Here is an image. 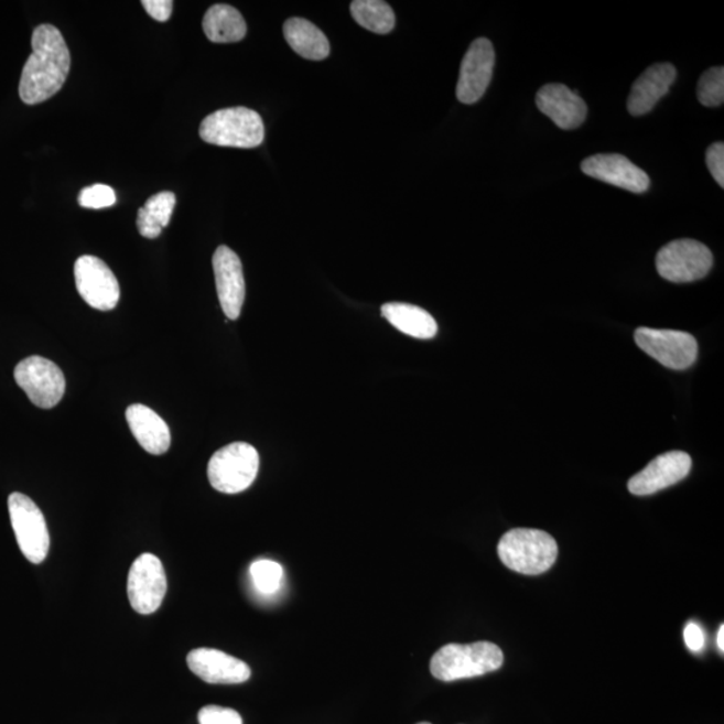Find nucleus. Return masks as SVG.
I'll list each match as a JSON object with an SVG mask.
<instances>
[{
	"label": "nucleus",
	"mask_w": 724,
	"mask_h": 724,
	"mask_svg": "<svg viewBox=\"0 0 724 724\" xmlns=\"http://www.w3.org/2000/svg\"><path fill=\"white\" fill-rule=\"evenodd\" d=\"M585 175L615 185V187L642 194L648 191L649 176L633 161L617 153H598L587 158L581 163Z\"/></svg>",
	"instance_id": "13"
},
{
	"label": "nucleus",
	"mask_w": 724,
	"mask_h": 724,
	"mask_svg": "<svg viewBox=\"0 0 724 724\" xmlns=\"http://www.w3.org/2000/svg\"><path fill=\"white\" fill-rule=\"evenodd\" d=\"M498 555L511 571L538 575L554 565L559 556V544L547 531L512 529L500 538Z\"/></svg>",
	"instance_id": "3"
},
{
	"label": "nucleus",
	"mask_w": 724,
	"mask_h": 724,
	"mask_svg": "<svg viewBox=\"0 0 724 724\" xmlns=\"http://www.w3.org/2000/svg\"><path fill=\"white\" fill-rule=\"evenodd\" d=\"M691 467L692 461L689 454L683 451H671L655 457L646 468L633 476L628 482V490L639 497L659 493L683 480L690 474Z\"/></svg>",
	"instance_id": "14"
},
{
	"label": "nucleus",
	"mask_w": 724,
	"mask_h": 724,
	"mask_svg": "<svg viewBox=\"0 0 724 724\" xmlns=\"http://www.w3.org/2000/svg\"><path fill=\"white\" fill-rule=\"evenodd\" d=\"M176 206V195L171 191L159 192L147 201L145 206L139 209V233L147 239H156L169 227L173 208Z\"/></svg>",
	"instance_id": "23"
},
{
	"label": "nucleus",
	"mask_w": 724,
	"mask_h": 724,
	"mask_svg": "<svg viewBox=\"0 0 724 724\" xmlns=\"http://www.w3.org/2000/svg\"><path fill=\"white\" fill-rule=\"evenodd\" d=\"M141 4L148 14H150L153 20H156L158 22H166L172 15V0H144V2H141Z\"/></svg>",
	"instance_id": "30"
},
{
	"label": "nucleus",
	"mask_w": 724,
	"mask_h": 724,
	"mask_svg": "<svg viewBox=\"0 0 724 724\" xmlns=\"http://www.w3.org/2000/svg\"><path fill=\"white\" fill-rule=\"evenodd\" d=\"M717 647L724 651V625H721L720 633H717Z\"/></svg>",
	"instance_id": "32"
},
{
	"label": "nucleus",
	"mask_w": 724,
	"mask_h": 724,
	"mask_svg": "<svg viewBox=\"0 0 724 724\" xmlns=\"http://www.w3.org/2000/svg\"><path fill=\"white\" fill-rule=\"evenodd\" d=\"M538 109L548 116L556 127L571 131L583 126L587 116V107L577 93L562 84L542 86L537 93Z\"/></svg>",
	"instance_id": "17"
},
{
	"label": "nucleus",
	"mask_w": 724,
	"mask_h": 724,
	"mask_svg": "<svg viewBox=\"0 0 724 724\" xmlns=\"http://www.w3.org/2000/svg\"><path fill=\"white\" fill-rule=\"evenodd\" d=\"M419 724H431V723L423 722V723H419Z\"/></svg>",
	"instance_id": "33"
},
{
	"label": "nucleus",
	"mask_w": 724,
	"mask_h": 724,
	"mask_svg": "<svg viewBox=\"0 0 724 724\" xmlns=\"http://www.w3.org/2000/svg\"><path fill=\"white\" fill-rule=\"evenodd\" d=\"M201 724H244L237 711L219 705H206L199 711Z\"/></svg>",
	"instance_id": "28"
},
{
	"label": "nucleus",
	"mask_w": 724,
	"mask_h": 724,
	"mask_svg": "<svg viewBox=\"0 0 724 724\" xmlns=\"http://www.w3.org/2000/svg\"><path fill=\"white\" fill-rule=\"evenodd\" d=\"M14 377L18 386L35 407L51 410L64 398L66 380L53 361L41 356L24 358L17 365Z\"/></svg>",
	"instance_id": "8"
},
{
	"label": "nucleus",
	"mask_w": 724,
	"mask_h": 724,
	"mask_svg": "<svg viewBox=\"0 0 724 724\" xmlns=\"http://www.w3.org/2000/svg\"><path fill=\"white\" fill-rule=\"evenodd\" d=\"M166 586L164 566L156 555L141 554L133 562L128 575V597L138 614H154L163 604Z\"/></svg>",
	"instance_id": "10"
},
{
	"label": "nucleus",
	"mask_w": 724,
	"mask_h": 724,
	"mask_svg": "<svg viewBox=\"0 0 724 724\" xmlns=\"http://www.w3.org/2000/svg\"><path fill=\"white\" fill-rule=\"evenodd\" d=\"M203 30L212 42L233 43L245 39L247 24L233 6L215 4L204 15Z\"/></svg>",
	"instance_id": "22"
},
{
	"label": "nucleus",
	"mask_w": 724,
	"mask_h": 724,
	"mask_svg": "<svg viewBox=\"0 0 724 724\" xmlns=\"http://www.w3.org/2000/svg\"><path fill=\"white\" fill-rule=\"evenodd\" d=\"M31 53L23 67L20 96L28 105L45 102L62 89L71 72V52L64 35L53 24H41L31 39Z\"/></svg>",
	"instance_id": "1"
},
{
	"label": "nucleus",
	"mask_w": 724,
	"mask_h": 724,
	"mask_svg": "<svg viewBox=\"0 0 724 724\" xmlns=\"http://www.w3.org/2000/svg\"><path fill=\"white\" fill-rule=\"evenodd\" d=\"M9 512L23 555L31 563L45 561L51 550V536L40 507L26 495L12 493L9 497Z\"/></svg>",
	"instance_id": "7"
},
{
	"label": "nucleus",
	"mask_w": 724,
	"mask_h": 724,
	"mask_svg": "<svg viewBox=\"0 0 724 724\" xmlns=\"http://www.w3.org/2000/svg\"><path fill=\"white\" fill-rule=\"evenodd\" d=\"M635 342L647 355L670 369L683 370L696 361L698 343L690 333L639 327Z\"/></svg>",
	"instance_id": "9"
},
{
	"label": "nucleus",
	"mask_w": 724,
	"mask_h": 724,
	"mask_svg": "<svg viewBox=\"0 0 724 724\" xmlns=\"http://www.w3.org/2000/svg\"><path fill=\"white\" fill-rule=\"evenodd\" d=\"M259 472V454L249 443H233L216 451L208 463V480L223 494L247 490Z\"/></svg>",
	"instance_id": "5"
},
{
	"label": "nucleus",
	"mask_w": 724,
	"mask_h": 724,
	"mask_svg": "<svg viewBox=\"0 0 724 724\" xmlns=\"http://www.w3.org/2000/svg\"><path fill=\"white\" fill-rule=\"evenodd\" d=\"M76 287L83 300L97 311H114L120 301V284L100 258L84 256L74 264Z\"/></svg>",
	"instance_id": "11"
},
{
	"label": "nucleus",
	"mask_w": 724,
	"mask_h": 724,
	"mask_svg": "<svg viewBox=\"0 0 724 724\" xmlns=\"http://www.w3.org/2000/svg\"><path fill=\"white\" fill-rule=\"evenodd\" d=\"M494 66L493 43L487 39L475 40L462 61L457 100L467 105L478 102L491 83Z\"/></svg>",
	"instance_id": "12"
},
{
	"label": "nucleus",
	"mask_w": 724,
	"mask_h": 724,
	"mask_svg": "<svg viewBox=\"0 0 724 724\" xmlns=\"http://www.w3.org/2000/svg\"><path fill=\"white\" fill-rule=\"evenodd\" d=\"M684 640L687 647H689L692 652L702 651L704 646V635L702 628L699 627V625L695 623L687 625L684 629Z\"/></svg>",
	"instance_id": "31"
},
{
	"label": "nucleus",
	"mask_w": 724,
	"mask_h": 724,
	"mask_svg": "<svg viewBox=\"0 0 724 724\" xmlns=\"http://www.w3.org/2000/svg\"><path fill=\"white\" fill-rule=\"evenodd\" d=\"M698 98L703 107H721L724 101V69L711 67L702 74L698 84Z\"/></svg>",
	"instance_id": "25"
},
{
	"label": "nucleus",
	"mask_w": 724,
	"mask_h": 724,
	"mask_svg": "<svg viewBox=\"0 0 724 724\" xmlns=\"http://www.w3.org/2000/svg\"><path fill=\"white\" fill-rule=\"evenodd\" d=\"M216 290L223 312L228 320H238L246 296L244 268L230 247L220 246L213 258Z\"/></svg>",
	"instance_id": "15"
},
{
	"label": "nucleus",
	"mask_w": 724,
	"mask_h": 724,
	"mask_svg": "<svg viewBox=\"0 0 724 724\" xmlns=\"http://www.w3.org/2000/svg\"><path fill=\"white\" fill-rule=\"evenodd\" d=\"M190 670L209 684H240L251 677L250 667L213 648H197L187 656Z\"/></svg>",
	"instance_id": "16"
},
{
	"label": "nucleus",
	"mask_w": 724,
	"mask_h": 724,
	"mask_svg": "<svg viewBox=\"0 0 724 724\" xmlns=\"http://www.w3.org/2000/svg\"><path fill=\"white\" fill-rule=\"evenodd\" d=\"M353 20L375 34H388L395 28V12L381 0H355L350 4Z\"/></svg>",
	"instance_id": "24"
},
{
	"label": "nucleus",
	"mask_w": 724,
	"mask_h": 724,
	"mask_svg": "<svg viewBox=\"0 0 724 724\" xmlns=\"http://www.w3.org/2000/svg\"><path fill=\"white\" fill-rule=\"evenodd\" d=\"M713 253L707 246L692 239L673 240L656 257V269L660 277L673 283L702 280L713 268Z\"/></svg>",
	"instance_id": "6"
},
{
	"label": "nucleus",
	"mask_w": 724,
	"mask_h": 724,
	"mask_svg": "<svg viewBox=\"0 0 724 724\" xmlns=\"http://www.w3.org/2000/svg\"><path fill=\"white\" fill-rule=\"evenodd\" d=\"M677 79V69L671 64H656L649 66L639 78L635 80L628 97V110L633 116H644L655 108L663 98Z\"/></svg>",
	"instance_id": "18"
},
{
	"label": "nucleus",
	"mask_w": 724,
	"mask_h": 724,
	"mask_svg": "<svg viewBox=\"0 0 724 724\" xmlns=\"http://www.w3.org/2000/svg\"><path fill=\"white\" fill-rule=\"evenodd\" d=\"M116 192L109 185L95 184L80 191L78 203L80 207L89 209H102L114 207L116 204Z\"/></svg>",
	"instance_id": "27"
},
{
	"label": "nucleus",
	"mask_w": 724,
	"mask_h": 724,
	"mask_svg": "<svg viewBox=\"0 0 724 724\" xmlns=\"http://www.w3.org/2000/svg\"><path fill=\"white\" fill-rule=\"evenodd\" d=\"M381 314L389 324L407 336L420 339H430L436 336V321L422 307L410 305V303L391 302L382 305Z\"/></svg>",
	"instance_id": "20"
},
{
	"label": "nucleus",
	"mask_w": 724,
	"mask_h": 724,
	"mask_svg": "<svg viewBox=\"0 0 724 724\" xmlns=\"http://www.w3.org/2000/svg\"><path fill=\"white\" fill-rule=\"evenodd\" d=\"M199 134L208 144L230 148H257L264 140L262 117L245 107L214 111L201 123Z\"/></svg>",
	"instance_id": "4"
},
{
	"label": "nucleus",
	"mask_w": 724,
	"mask_h": 724,
	"mask_svg": "<svg viewBox=\"0 0 724 724\" xmlns=\"http://www.w3.org/2000/svg\"><path fill=\"white\" fill-rule=\"evenodd\" d=\"M253 585L263 594H272L280 590L283 569L280 563L270 560H259L250 568Z\"/></svg>",
	"instance_id": "26"
},
{
	"label": "nucleus",
	"mask_w": 724,
	"mask_h": 724,
	"mask_svg": "<svg viewBox=\"0 0 724 724\" xmlns=\"http://www.w3.org/2000/svg\"><path fill=\"white\" fill-rule=\"evenodd\" d=\"M127 422L136 441L152 455H163L170 450L171 432L169 425L150 407L133 404L128 407Z\"/></svg>",
	"instance_id": "19"
},
{
	"label": "nucleus",
	"mask_w": 724,
	"mask_h": 724,
	"mask_svg": "<svg viewBox=\"0 0 724 724\" xmlns=\"http://www.w3.org/2000/svg\"><path fill=\"white\" fill-rule=\"evenodd\" d=\"M705 163H707L711 175L714 176L715 182L724 187V144L723 142H715L705 152Z\"/></svg>",
	"instance_id": "29"
},
{
	"label": "nucleus",
	"mask_w": 724,
	"mask_h": 724,
	"mask_svg": "<svg viewBox=\"0 0 724 724\" xmlns=\"http://www.w3.org/2000/svg\"><path fill=\"white\" fill-rule=\"evenodd\" d=\"M284 40L301 57L312 61H322L331 54L329 41L312 22L302 18H292L284 22Z\"/></svg>",
	"instance_id": "21"
},
{
	"label": "nucleus",
	"mask_w": 724,
	"mask_h": 724,
	"mask_svg": "<svg viewBox=\"0 0 724 724\" xmlns=\"http://www.w3.org/2000/svg\"><path fill=\"white\" fill-rule=\"evenodd\" d=\"M504 659L503 649L490 641L449 644L432 656L430 668L433 678L455 682L497 671Z\"/></svg>",
	"instance_id": "2"
}]
</instances>
